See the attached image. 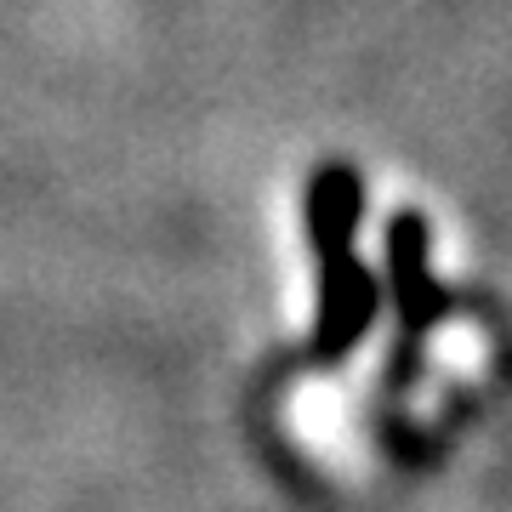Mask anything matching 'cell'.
Segmentation results:
<instances>
[{"instance_id": "cell-1", "label": "cell", "mask_w": 512, "mask_h": 512, "mask_svg": "<svg viewBox=\"0 0 512 512\" xmlns=\"http://www.w3.org/2000/svg\"><path fill=\"white\" fill-rule=\"evenodd\" d=\"M353 217H359V177L353 171H325L313 183V239H319V262H325V285H319V336L325 348H348L365 330L376 308V285L353 262Z\"/></svg>"}, {"instance_id": "cell-2", "label": "cell", "mask_w": 512, "mask_h": 512, "mask_svg": "<svg viewBox=\"0 0 512 512\" xmlns=\"http://www.w3.org/2000/svg\"><path fill=\"white\" fill-rule=\"evenodd\" d=\"M291 433L319 461L348 467L353 461V404L342 382H302L291 393Z\"/></svg>"}, {"instance_id": "cell-3", "label": "cell", "mask_w": 512, "mask_h": 512, "mask_svg": "<svg viewBox=\"0 0 512 512\" xmlns=\"http://www.w3.org/2000/svg\"><path fill=\"white\" fill-rule=\"evenodd\" d=\"M393 279H399L404 296V325H421L433 313V279H427V228L416 217L393 222Z\"/></svg>"}, {"instance_id": "cell-4", "label": "cell", "mask_w": 512, "mask_h": 512, "mask_svg": "<svg viewBox=\"0 0 512 512\" xmlns=\"http://www.w3.org/2000/svg\"><path fill=\"white\" fill-rule=\"evenodd\" d=\"M433 353H439V359H444L450 370H461V376H467V370H473L478 359H484V336H478L473 325H450V330H439Z\"/></svg>"}]
</instances>
